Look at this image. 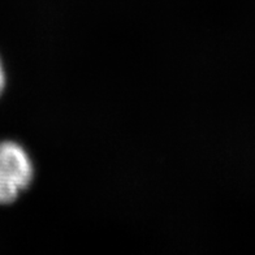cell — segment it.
Listing matches in <instances>:
<instances>
[{"instance_id":"cell-1","label":"cell","mask_w":255,"mask_h":255,"mask_svg":"<svg viewBox=\"0 0 255 255\" xmlns=\"http://www.w3.org/2000/svg\"><path fill=\"white\" fill-rule=\"evenodd\" d=\"M33 164L16 142H0V205H9L33 181Z\"/></svg>"},{"instance_id":"cell-2","label":"cell","mask_w":255,"mask_h":255,"mask_svg":"<svg viewBox=\"0 0 255 255\" xmlns=\"http://www.w3.org/2000/svg\"><path fill=\"white\" fill-rule=\"evenodd\" d=\"M4 85H5V74H4V68L1 60H0V95L3 93Z\"/></svg>"}]
</instances>
